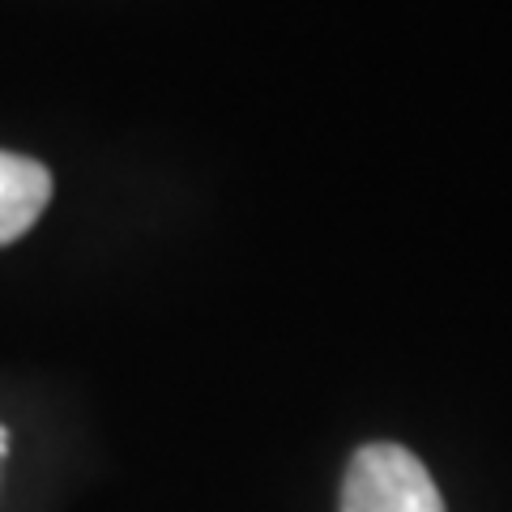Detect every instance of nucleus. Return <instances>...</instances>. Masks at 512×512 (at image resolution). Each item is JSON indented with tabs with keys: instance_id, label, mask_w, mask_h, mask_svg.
Segmentation results:
<instances>
[{
	"instance_id": "obj_1",
	"label": "nucleus",
	"mask_w": 512,
	"mask_h": 512,
	"mask_svg": "<svg viewBox=\"0 0 512 512\" xmlns=\"http://www.w3.org/2000/svg\"><path fill=\"white\" fill-rule=\"evenodd\" d=\"M342 512H444V500L410 448L363 444L342 478Z\"/></svg>"
},
{
	"instance_id": "obj_2",
	"label": "nucleus",
	"mask_w": 512,
	"mask_h": 512,
	"mask_svg": "<svg viewBox=\"0 0 512 512\" xmlns=\"http://www.w3.org/2000/svg\"><path fill=\"white\" fill-rule=\"evenodd\" d=\"M52 201V175L43 163L0 150V248L22 239Z\"/></svg>"
},
{
	"instance_id": "obj_3",
	"label": "nucleus",
	"mask_w": 512,
	"mask_h": 512,
	"mask_svg": "<svg viewBox=\"0 0 512 512\" xmlns=\"http://www.w3.org/2000/svg\"><path fill=\"white\" fill-rule=\"evenodd\" d=\"M5 448H9V436H5V427H0V453H5Z\"/></svg>"
}]
</instances>
